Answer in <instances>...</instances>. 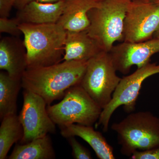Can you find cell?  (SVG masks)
<instances>
[{
  "label": "cell",
  "mask_w": 159,
  "mask_h": 159,
  "mask_svg": "<svg viewBox=\"0 0 159 159\" xmlns=\"http://www.w3.org/2000/svg\"><path fill=\"white\" fill-rule=\"evenodd\" d=\"M88 61H70L53 65L27 69L21 78L22 87L39 95L48 105L63 98L66 92L80 85Z\"/></svg>",
  "instance_id": "6da1fadb"
},
{
  "label": "cell",
  "mask_w": 159,
  "mask_h": 159,
  "mask_svg": "<svg viewBox=\"0 0 159 159\" xmlns=\"http://www.w3.org/2000/svg\"><path fill=\"white\" fill-rule=\"evenodd\" d=\"M27 51L28 69L53 65L63 61L66 31L57 23H21Z\"/></svg>",
  "instance_id": "7a4b0ae2"
},
{
  "label": "cell",
  "mask_w": 159,
  "mask_h": 159,
  "mask_svg": "<svg viewBox=\"0 0 159 159\" xmlns=\"http://www.w3.org/2000/svg\"><path fill=\"white\" fill-rule=\"evenodd\" d=\"M111 128L117 134L122 155L129 157L136 151L159 147V117L149 111L130 113Z\"/></svg>",
  "instance_id": "3957f363"
},
{
  "label": "cell",
  "mask_w": 159,
  "mask_h": 159,
  "mask_svg": "<svg viewBox=\"0 0 159 159\" xmlns=\"http://www.w3.org/2000/svg\"><path fill=\"white\" fill-rule=\"evenodd\" d=\"M130 1L101 0L99 7L89 11L87 32L102 51L109 52L116 41L123 40L124 20Z\"/></svg>",
  "instance_id": "277c9868"
},
{
  "label": "cell",
  "mask_w": 159,
  "mask_h": 159,
  "mask_svg": "<svg viewBox=\"0 0 159 159\" xmlns=\"http://www.w3.org/2000/svg\"><path fill=\"white\" fill-rule=\"evenodd\" d=\"M49 116L60 127L72 124L93 126L99 119L102 109L80 85L66 92L61 101L48 105Z\"/></svg>",
  "instance_id": "5b68a950"
},
{
  "label": "cell",
  "mask_w": 159,
  "mask_h": 159,
  "mask_svg": "<svg viewBox=\"0 0 159 159\" xmlns=\"http://www.w3.org/2000/svg\"><path fill=\"white\" fill-rule=\"evenodd\" d=\"M109 52L102 51L89 60L80 85L103 109L110 102L121 78Z\"/></svg>",
  "instance_id": "8992f818"
},
{
  "label": "cell",
  "mask_w": 159,
  "mask_h": 159,
  "mask_svg": "<svg viewBox=\"0 0 159 159\" xmlns=\"http://www.w3.org/2000/svg\"><path fill=\"white\" fill-rule=\"evenodd\" d=\"M159 74V65L148 63L138 68L133 74L121 78L113 94L110 102L102 109L101 115L96 123V128L102 126L107 132L111 117L119 107L123 106L125 112L130 113L135 110L136 104L142 83L146 78Z\"/></svg>",
  "instance_id": "52a82bcc"
},
{
  "label": "cell",
  "mask_w": 159,
  "mask_h": 159,
  "mask_svg": "<svg viewBox=\"0 0 159 159\" xmlns=\"http://www.w3.org/2000/svg\"><path fill=\"white\" fill-rule=\"evenodd\" d=\"M159 28V0L130 1L122 41L139 43L151 39Z\"/></svg>",
  "instance_id": "ba28073f"
},
{
  "label": "cell",
  "mask_w": 159,
  "mask_h": 159,
  "mask_svg": "<svg viewBox=\"0 0 159 159\" xmlns=\"http://www.w3.org/2000/svg\"><path fill=\"white\" fill-rule=\"evenodd\" d=\"M47 105L39 95L24 90L22 108L18 116L24 129L20 144L56 132V124L48 113Z\"/></svg>",
  "instance_id": "9c48e42d"
},
{
  "label": "cell",
  "mask_w": 159,
  "mask_h": 159,
  "mask_svg": "<svg viewBox=\"0 0 159 159\" xmlns=\"http://www.w3.org/2000/svg\"><path fill=\"white\" fill-rule=\"evenodd\" d=\"M109 52L117 71L126 74L132 66L140 68L150 62L152 55L159 53V38L139 43L123 42L114 46Z\"/></svg>",
  "instance_id": "30bf717a"
},
{
  "label": "cell",
  "mask_w": 159,
  "mask_h": 159,
  "mask_svg": "<svg viewBox=\"0 0 159 159\" xmlns=\"http://www.w3.org/2000/svg\"><path fill=\"white\" fill-rule=\"evenodd\" d=\"M27 69V51L24 41L16 36L3 38L0 42V69L12 78L21 80Z\"/></svg>",
  "instance_id": "8fae6325"
},
{
  "label": "cell",
  "mask_w": 159,
  "mask_h": 159,
  "mask_svg": "<svg viewBox=\"0 0 159 159\" xmlns=\"http://www.w3.org/2000/svg\"><path fill=\"white\" fill-rule=\"evenodd\" d=\"M101 0H65L62 15L57 24L66 31H87L90 21L88 12L99 7Z\"/></svg>",
  "instance_id": "7c38bea8"
},
{
  "label": "cell",
  "mask_w": 159,
  "mask_h": 159,
  "mask_svg": "<svg viewBox=\"0 0 159 159\" xmlns=\"http://www.w3.org/2000/svg\"><path fill=\"white\" fill-rule=\"evenodd\" d=\"M65 0L54 3L33 2L18 10L16 16L21 23L41 24L57 23L62 15Z\"/></svg>",
  "instance_id": "4fadbf2b"
},
{
  "label": "cell",
  "mask_w": 159,
  "mask_h": 159,
  "mask_svg": "<svg viewBox=\"0 0 159 159\" xmlns=\"http://www.w3.org/2000/svg\"><path fill=\"white\" fill-rule=\"evenodd\" d=\"M102 51L87 31H66L63 61H88Z\"/></svg>",
  "instance_id": "5bb4252c"
},
{
  "label": "cell",
  "mask_w": 159,
  "mask_h": 159,
  "mask_svg": "<svg viewBox=\"0 0 159 159\" xmlns=\"http://www.w3.org/2000/svg\"><path fill=\"white\" fill-rule=\"evenodd\" d=\"M62 137H78L87 142L100 159H115L113 148L100 132L93 126L72 124L60 127Z\"/></svg>",
  "instance_id": "9a60e30c"
},
{
  "label": "cell",
  "mask_w": 159,
  "mask_h": 159,
  "mask_svg": "<svg viewBox=\"0 0 159 159\" xmlns=\"http://www.w3.org/2000/svg\"><path fill=\"white\" fill-rule=\"evenodd\" d=\"M56 158L52 140L49 134L26 144H17L9 159H53Z\"/></svg>",
  "instance_id": "2e32d148"
},
{
  "label": "cell",
  "mask_w": 159,
  "mask_h": 159,
  "mask_svg": "<svg viewBox=\"0 0 159 159\" xmlns=\"http://www.w3.org/2000/svg\"><path fill=\"white\" fill-rule=\"evenodd\" d=\"M22 87L21 80L9 76L7 72L0 73V118L16 114L18 95Z\"/></svg>",
  "instance_id": "e0dca14e"
},
{
  "label": "cell",
  "mask_w": 159,
  "mask_h": 159,
  "mask_svg": "<svg viewBox=\"0 0 159 159\" xmlns=\"http://www.w3.org/2000/svg\"><path fill=\"white\" fill-rule=\"evenodd\" d=\"M24 129L16 114L7 115L2 119L0 126V159L6 158L15 143L20 141Z\"/></svg>",
  "instance_id": "ac0fdd59"
},
{
  "label": "cell",
  "mask_w": 159,
  "mask_h": 159,
  "mask_svg": "<svg viewBox=\"0 0 159 159\" xmlns=\"http://www.w3.org/2000/svg\"><path fill=\"white\" fill-rule=\"evenodd\" d=\"M20 24V22L16 17L12 19L0 18V32L18 37L22 34L19 28Z\"/></svg>",
  "instance_id": "d6986e66"
},
{
  "label": "cell",
  "mask_w": 159,
  "mask_h": 159,
  "mask_svg": "<svg viewBox=\"0 0 159 159\" xmlns=\"http://www.w3.org/2000/svg\"><path fill=\"white\" fill-rule=\"evenodd\" d=\"M75 137L67 138L69 143L72 150V155L76 159H92L90 152L84 146H83L75 139Z\"/></svg>",
  "instance_id": "ffe728a7"
},
{
  "label": "cell",
  "mask_w": 159,
  "mask_h": 159,
  "mask_svg": "<svg viewBox=\"0 0 159 159\" xmlns=\"http://www.w3.org/2000/svg\"><path fill=\"white\" fill-rule=\"evenodd\" d=\"M129 158L131 159H159V147L143 151H136Z\"/></svg>",
  "instance_id": "44dd1931"
},
{
  "label": "cell",
  "mask_w": 159,
  "mask_h": 159,
  "mask_svg": "<svg viewBox=\"0 0 159 159\" xmlns=\"http://www.w3.org/2000/svg\"><path fill=\"white\" fill-rule=\"evenodd\" d=\"M16 0H0V18H9Z\"/></svg>",
  "instance_id": "7402d4cb"
},
{
  "label": "cell",
  "mask_w": 159,
  "mask_h": 159,
  "mask_svg": "<svg viewBox=\"0 0 159 159\" xmlns=\"http://www.w3.org/2000/svg\"><path fill=\"white\" fill-rule=\"evenodd\" d=\"M62 0H16L14 7L18 10L22 9L24 6L31 2H36L41 3H54Z\"/></svg>",
  "instance_id": "603a6c76"
},
{
  "label": "cell",
  "mask_w": 159,
  "mask_h": 159,
  "mask_svg": "<svg viewBox=\"0 0 159 159\" xmlns=\"http://www.w3.org/2000/svg\"><path fill=\"white\" fill-rule=\"evenodd\" d=\"M154 38H159V28L153 34Z\"/></svg>",
  "instance_id": "cb8c5ba5"
},
{
  "label": "cell",
  "mask_w": 159,
  "mask_h": 159,
  "mask_svg": "<svg viewBox=\"0 0 159 159\" xmlns=\"http://www.w3.org/2000/svg\"><path fill=\"white\" fill-rule=\"evenodd\" d=\"M129 1H136V0H129ZM142 1H150V0H142Z\"/></svg>",
  "instance_id": "d4e9b609"
}]
</instances>
